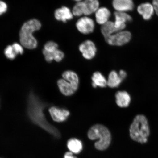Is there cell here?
<instances>
[{"label": "cell", "mask_w": 158, "mask_h": 158, "mask_svg": "<svg viewBox=\"0 0 158 158\" xmlns=\"http://www.w3.org/2000/svg\"><path fill=\"white\" fill-rule=\"evenodd\" d=\"M27 102V114L30 120L55 137H60L58 130L49 123L45 116L44 111L48 104L43 102L33 91L30 92Z\"/></svg>", "instance_id": "cell-1"}, {"label": "cell", "mask_w": 158, "mask_h": 158, "mask_svg": "<svg viewBox=\"0 0 158 158\" xmlns=\"http://www.w3.org/2000/svg\"><path fill=\"white\" fill-rule=\"evenodd\" d=\"M7 9V4L5 2L0 0V15L6 12Z\"/></svg>", "instance_id": "cell-26"}, {"label": "cell", "mask_w": 158, "mask_h": 158, "mask_svg": "<svg viewBox=\"0 0 158 158\" xmlns=\"http://www.w3.org/2000/svg\"><path fill=\"white\" fill-rule=\"evenodd\" d=\"M68 147L71 152L77 154L82 151V143L80 140L76 138H72L68 142Z\"/></svg>", "instance_id": "cell-21"}, {"label": "cell", "mask_w": 158, "mask_h": 158, "mask_svg": "<svg viewBox=\"0 0 158 158\" xmlns=\"http://www.w3.org/2000/svg\"><path fill=\"white\" fill-rule=\"evenodd\" d=\"M118 74H119L120 77L123 80L125 79L127 76V73L123 70H120L119 73H118Z\"/></svg>", "instance_id": "cell-28"}, {"label": "cell", "mask_w": 158, "mask_h": 158, "mask_svg": "<svg viewBox=\"0 0 158 158\" xmlns=\"http://www.w3.org/2000/svg\"><path fill=\"white\" fill-rule=\"evenodd\" d=\"M123 81L115 71H112L109 75L107 85L111 88H117Z\"/></svg>", "instance_id": "cell-19"}, {"label": "cell", "mask_w": 158, "mask_h": 158, "mask_svg": "<svg viewBox=\"0 0 158 158\" xmlns=\"http://www.w3.org/2000/svg\"><path fill=\"white\" fill-rule=\"evenodd\" d=\"M101 31L104 38L113 34L118 31L114 26V23L108 21L107 23L102 25Z\"/></svg>", "instance_id": "cell-20"}, {"label": "cell", "mask_w": 158, "mask_h": 158, "mask_svg": "<svg viewBox=\"0 0 158 158\" xmlns=\"http://www.w3.org/2000/svg\"><path fill=\"white\" fill-rule=\"evenodd\" d=\"M72 12L73 15L77 17H80L85 15V7L84 2H77L73 8Z\"/></svg>", "instance_id": "cell-23"}, {"label": "cell", "mask_w": 158, "mask_h": 158, "mask_svg": "<svg viewBox=\"0 0 158 158\" xmlns=\"http://www.w3.org/2000/svg\"><path fill=\"white\" fill-rule=\"evenodd\" d=\"M88 136L90 140L99 139L94 145L100 151L107 149L111 142V134L109 130L102 124H96L92 126L89 130Z\"/></svg>", "instance_id": "cell-4"}, {"label": "cell", "mask_w": 158, "mask_h": 158, "mask_svg": "<svg viewBox=\"0 0 158 158\" xmlns=\"http://www.w3.org/2000/svg\"><path fill=\"white\" fill-rule=\"evenodd\" d=\"M48 110L53 120L59 123L66 121L70 115V112L68 110L56 106H51Z\"/></svg>", "instance_id": "cell-9"}, {"label": "cell", "mask_w": 158, "mask_h": 158, "mask_svg": "<svg viewBox=\"0 0 158 158\" xmlns=\"http://www.w3.org/2000/svg\"><path fill=\"white\" fill-rule=\"evenodd\" d=\"M63 79L68 81L74 85V86L79 87V78L78 76L76 73L71 70L65 71L62 74Z\"/></svg>", "instance_id": "cell-22"}, {"label": "cell", "mask_w": 158, "mask_h": 158, "mask_svg": "<svg viewBox=\"0 0 158 158\" xmlns=\"http://www.w3.org/2000/svg\"><path fill=\"white\" fill-rule=\"evenodd\" d=\"M152 4L153 6L156 14L158 16V0H153Z\"/></svg>", "instance_id": "cell-27"}, {"label": "cell", "mask_w": 158, "mask_h": 158, "mask_svg": "<svg viewBox=\"0 0 158 158\" xmlns=\"http://www.w3.org/2000/svg\"><path fill=\"white\" fill-rule=\"evenodd\" d=\"M54 16L57 20L62 21L64 23L70 20L73 18L72 11L66 6H63L56 9L55 11Z\"/></svg>", "instance_id": "cell-14"}, {"label": "cell", "mask_w": 158, "mask_h": 158, "mask_svg": "<svg viewBox=\"0 0 158 158\" xmlns=\"http://www.w3.org/2000/svg\"><path fill=\"white\" fill-rule=\"evenodd\" d=\"M130 135L134 141L141 144L147 143L150 130L148 119L143 114L136 116L130 125Z\"/></svg>", "instance_id": "cell-2"}, {"label": "cell", "mask_w": 158, "mask_h": 158, "mask_svg": "<svg viewBox=\"0 0 158 158\" xmlns=\"http://www.w3.org/2000/svg\"><path fill=\"white\" fill-rule=\"evenodd\" d=\"M131 38V34L130 31L123 30L117 31L105 39L108 44L119 46L127 44Z\"/></svg>", "instance_id": "cell-6"}, {"label": "cell", "mask_w": 158, "mask_h": 158, "mask_svg": "<svg viewBox=\"0 0 158 158\" xmlns=\"http://www.w3.org/2000/svg\"><path fill=\"white\" fill-rule=\"evenodd\" d=\"M64 158H77L73 155L71 152H68L65 153Z\"/></svg>", "instance_id": "cell-29"}, {"label": "cell", "mask_w": 158, "mask_h": 158, "mask_svg": "<svg viewBox=\"0 0 158 158\" xmlns=\"http://www.w3.org/2000/svg\"><path fill=\"white\" fill-rule=\"evenodd\" d=\"M115 98L116 103L120 107H127L131 102V97L127 92L124 91L116 93Z\"/></svg>", "instance_id": "cell-15"}, {"label": "cell", "mask_w": 158, "mask_h": 158, "mask_svg": "<svg viewBox=\"0 0 158 158\" xmlns=\"http://www.w3.org/2000/svg\"><path fill=\"white\" fill-rule=\"evenodd\" d=\"M115 21L114 26L118 31H123L125 28L126 23L132 20V17L126 12L115 11L114 13Z\"/></svg>", "instance_id": "cell-10"}, {"label": "cell", "mask_w": 158, "mask_h": 158, "mask_svg": "<svg viewBox=\"0 0 158 158\" xmlns=\"http://www.w3.org/2000/svg\"><path fill=\"white\" fill-rule=\"evenodd\" d=\"M14 49L16 54L18 55L23 54V46L21 44H20L19 43H14L12 45Z\"/></svg>", "instance_id": "cell-25"}, {"label": "cell", "mask_w": 158, "mask_h": 158, "mask_svg": "<svg viewBox=\"0 0 158 158\" xmlns=\"http://www.w3.org/2000/svg\"><path fill=\"white\" fill-rule=\"evenodd\" d=\"M41 23L38 20L33 19L23 23L19 32V40L23 47L28 49L36 48L37 41L33 36L35 31L40 29Z\"/></svg>", "instance_id": "cell-3"}, {"label": "cell", "mask_w": 158, "mask_h": 158, "mask_svg": "<svg viewBox=\"0 0 158 158\" xmlns=\"http://www.w3.org/2000/svg\"><path fill=\"white\" fill-rule=\"evenodd\" d=\"M85 7V15L88 16L95 13L99 7L98 0H85L84 1Z\"/></svg>", "instance_id": "cell-18"}, {"label": "cell", "mask_w": 158, "mask_h": 158, "mask_svg": "<svg viewBox=\"0 0 158 158\" xmlns=\"http://www.w3.org/2000/svg\"><path fill=\"white\" fill-rule=\"evenodd\" d=\"M137 10L138 13L146 21L149 20L152 18L155 12L152 4L148 2L138 6Z\"/></svg>", "instance_id": "cell-13"}, {"label": "cell", "mask_w": 158, "mask_h": 158, "mask_svg": "<svg viewBox=\"0 0 158 158\" xmlns=\"http://www.w3.org/2000/svg\"><path fill=\"white\" fill-rule=\"evenodd\" d=\"M4 54L6 57L11 60L15 59L17 55L12 45H9L6 47L4 51Z\"/></svg>", "instance_id": "cell-24"}, {"label": "cell", "mask_w": 158, "mask_h": 158, "mask_svg": "<svg viewBox=\"0 0 158 158\" xmlns=\"http://www.w3.org/2000/svg\"><path fill=\"white\" fill-rule=\"evenodd\" d=\"M95 13L96 20L98 24L102 25L109 21V19L111 15V13L106 8H99Z\"/></svg>", "instance_id": "cell-16"}, {"label": "cell", "mask_w": 158, "mask_h": 158, "mask_svg": "<svg viewBox=\"0 0 158 158\" xmlns=\"http://www.w3.org/2000/svg\"><path fill=\"white\" fill-rule=\"evenodd\" d=\"M76 27L79 31L82 34H90L94 30L95 24L93 20L85 16L81 18L76 23Z\"/></svg>", "instance_id": "cell-7"}, {"label": "cell", "mask_w": 158, "mask_h": 158, "mask_svg": "<svg viewBox=\"0 0 158 158\" xmlns=\"http://www.w3.org/2000/svg\"><path fill=\"white\" fill-rule=\"evenodd\" d=\"M92 86L94 88L98 87L103 88L107 85V81L101 73L96 72L94 73L92 77Z\"/></svg>", "instance_id": "cell-17"}, {"label": "cell", "mask_w": 158, "mask_h": 158, "mask_svg": "<svg viewBox=\"0 0 158 158\" xmlns=\"http://www.w3.org/2000/svg\"><path fill=\"white\" fill-rule=\"evenodd\" d=\"M57 85L61 93L67 96L72 95L78 88L64 79H59L57 81Z\"/></svg>", "instance_id": "cell-11"}, {"label": "cell", "mask_w": 158, "mask_h": 158, "mask_svg": "<svg viewBox=\"0 0 158 158\" xmlns=\"http://www.w3.org/2000/svg\"><path fill=\"white\" fill-rule=\"evenodd\" d=\"M58 48V45L54 41H48L45 44L43 53L47 62L50 63L54 60L59 62L64 59V53Z\"/></svg>", "instance_id": "cell-5"}, {"label": "cell", "mask_w": 158, "mask_h": 158, "mask_svg": "<svg viewBox=\"0 0 158 158\" xmlns=\"http://www.w3.org/2000/svg\"><path fill=\"white\" fill-rule=\"evenodd\" d=\"M112 6L116 11L121 12L133 10L134 8L133 0H113Z\"/></svg>", "instance_id": "cell-12"}, {"label": "cell", "mask_w": 158, "mask_h": 158, "mask_svg": "<svg viewBox=\"0 0 158 158\" xmlns=\"http://www.w3.org/2000/svg\"><path fill=\"white\" fill-rule=\"evenodd\" d=\"M75 1L77 2H78L82 1L83 0H74Z\"/></svg>", "instance_id": "cell-30"}, {"label": "cell", "mask_w": 158, "mask_h": 158, "mask_svg": "<svg viewBox=\"0 0 158 158\" xmlns=\"http://www.w3.org/2000/svg\"><path fill=\"white\" fill-rule=\"evenodd\" d=\"M79 49L84 58L87 60L94 58L96 55V45L91 40L84 41L79 45Z\"/></svg>", "instance_id": "cell-8"}]
</instances>
